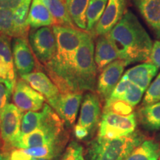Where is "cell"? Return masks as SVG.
<instances>
[{
    "mask_svg": "<svg viewBox=\"0 0 160 160\" xmlns=\"http://www.w3.org/2000/svg\"><path fill=\"white\" fill-rule=\"evenodd\" d=\"M20 77L27 82L40 94L42 95L48 102L57 97L60 93V91L57 85L42 71H33L21 76Z\"/></svg>",
    "mask_w": 160,
    "mask_h": 160,
    "instance_id": "18",
    "label": "cell"
},
{
    "mask_svg": "<svg viewBox=\"0 0 160 160\" xmlns=\"http://www.w3.org/2000/svg\"><path fill=\"white\" fill-rule=\"evenodd\" d=\"M2 147V139H1V137H0V150H1Z\"/></svg>",
    "mask_w": 160,
    "mask_h": 160,
    "instance_id": "39",
    "label": "cell"
},
{
    "mask_svg": "<svg viewBox=\"0 0 160 160\" xmlns=\"http://www.w3.org/2000/svg\"><path fill=\"white\" fill-rule=\"evenodd\" d=\"M128 0H108L101 19L91 32L93 36L107 35L127 11Z\"/></svg>",
    "mask_w": 160,
    "mask_h": 160,
    "instance_id": "14",
    "label": "cell"
},
{
    "mask_svg": "<svg viewBox=\"0 0 160 160\" xmlns=\"http://www.w3.org/2000/svg\"><path fill=\"white\" fill-rule=\"evenodd\" d=\"M157 66L149 62H145L128 70L123 77L127 78L132 83L146 91L158 72Z\"/></svg>",
    "mask_w": 160,
    "mask_h": 160,
    "instance_id": "20",
    "label": "cell"
},
{
    "mask_svg": "<svg viewBox=\"0 0 160 160\" xmlns=\"http://www.w3.org/2000/svg\"><path fill=\"white\" fill-rule=\"evenodd\" d=\"M103 112H111L116 114L128 116L133 113V107L123 100L108 98L105 100Z\"/></svg>",
    "mask_w": 160,
    "mask_h": 160,
    "instance_id": "29",
    "label": "cell"
},
{
    "mask_svg": "<svg viewBox=\"0 0 160 160\" xmlns=\"http://www.w3.org/2000/svg\"><path fill=\"white\" fill-rule=\"evenodd\" d=\"M15 71L11 37L0 35V80L5 82L13 90L17 82Z\"/></svg>",
    "mask_w": 160,
    "mask_h": 160,
    "instance_id": "16",
    "label": "cell"
},
{
    "mask_svg": "<svg viewBox=\"0 0 160 160\" xmlns=\"http://www.w3.org/2000/svg\"><path fill=\"white\" fill-rule=\"evenodd\" d=\"M108 0H91L86 12L87 29L86 31L91 33L96 25L102 17Z\"/></svg>",
    "mask_w": 160,
    "mask_h": 160,
    "instance_id": "28",
    "label": "cell"
},
{
    "mask_svg": "<svg viewBox=\"0 0 160 160\" xmlns=\"http://www.w3.org/2000/svg\"><path fill=\"white\" fill-rule=\"evenodd\" d=\"M28 23L31 29H37L54 25L55 21L48 9L41 0H32L28 17Z\"/></svg>",
    "mask_w": 160,
    "mask_h": 160,
    "instance_id": "21",
    "label": "cell"
},
{
    "mask_svg": "<svg viewBox=\"0 0 160 160\" xmlns=\"http://www.w3.org/2000/svg\"><path fill=\"white\" fill-rule=\"evenodd\" d=\"M107 35L114 45L119 59L125 61L127 65L148 61L153 42L133 12L127 10Z\"/></svg>",
    "mask_w": 160,
    "mask_h": 160,
    "instance_id": "2",
    "label": "cell"
},
{
    "mask_svg": "<svg viewBox=\"0 0 160 160\" xmlns=\"http://www.w3.org/2000/svg\"><path fill=\"white\" fill-rule=\"evenodd\" d=\"M22 111L14 104L8 103L0 117V137L2 142L1 150L12 151L13 144L20 135Z\"/></svg>",
    "mask_w": 160,
    "mask_h": 160,
    "instance_id": "8",
    "label": "cell"
},
{
    "mask_svg": "<svg viewBox=\"0 0 160 160\" xmlns=\"http://www.w3.org/2000/svg\"><path fill=\"white\" fill-rule=\"evenodd\" d=\"M147 62H151L160 69V40H157L153 43L151 53Z\"/></svg>",
    "mask_w": 160,
    "mask_h": 160,
    "instance_id": "36",
    "label": "cell"
},
{
    "mask_svg": "<svg viewBox=\"0 0 160 160\" xmlns=\"http://www.w3.org/2000/svg\"><path fill=\"white\" fill-rule=\"evenodd\" d=\"M127 65L124 60L117 59L108 65L100 72L96 88L99 97L105 101L111 97L112 92L122 77L124 69Z\"/></svg>",
    "mask_w": 160,
    "mask_h": 160,
    "instance_id": "12",
    "label": "cell"
},
{
    "mask_svg": "<svg viewBox=\"0 0 160 160\" xmlns=\"http://www.w3.org/2000/svg\"><path fill=\"white\" fill-rule=\"evenodd\" d=\"M101 112L99 95L95 92L86 93L82 102L79 120L74 127L75 137L78 139H86L93 134L99 125Z\"/></svg>",
    "mask_w": 160,
    "mask_h": 160,
    "instance_id": "6",
    "label": "cell"
},
{
    "mask_svg": "<svg viewBox=\"0 0 160 160\" xmlns=\"http://www.w3.org/2000/svg\"><path fill=\"white\" fill-rule=\"evenodd\" d=\"M145 140L139 131L113 139L97 137L88 145L86 159L88 160H125L134 148Z\"/></svg>",
    "mask_w": 160,
    "mask_h": 160,
    "instance_id": "3",
    "label": "cell"
},
{
    "mask_svg": "<svg viewBox=\"0 0 160 160\" xmlns=\"http://www.w3.org/2000/svg\"><path fill=\"white\" fill-rule=\"evenodd\" d=\"M50 108L48 104H45L41 111H28L24 113L22 119L21 131L19 137L31 133L42 124Z\"/></svg>",
    "mask_w": 160,
    "mask_h": 160,
    "instance_id": "25",
    "label": "cell"
},
{
    "mask_svg": "<svg viewBox=\"0 0 160 160\" xmlns=\"http://www.w3.org/2000/svg\"><path fill=\"white\" fill-rule=\"evenodd\" d=\"M94 59L98 72H101L108 65L119 59V55L108 35L99 36L96 41Z\"/></svg>",
    "mask_w": 160,
    "mask_h": 160,
    "instance_id": "19",
    "label": "cell"
},
{
    "mask_svg": "<svg viewBox=\"0 0 160 160\" xmlns=\"http://www.w3.org/2000/svg\"><path fill=\"white\" fill-rule=\"evenodd\" d=\"M131 83V82L127 79L125 77H122L121 78V79L119 80V82H118L117 86L115 87L114 90L112 92L111 97L109 98H112V99H120L124 95V93H125L126 90L128 89V88L129 87L130 84Z\"/></svg>",
    "mask_w": 160,
    "mask_h": 160,
    "instance_id": "35",
    "label": "cell"
},
{
    "mask_svg": "<svg viewBox=\"0 0 160 160\" xmlns=\"http://www.w3.org/2000/svg\"><path fill=\"white\" fill-rule=\"evenodd\" d=\"M160 144L153 139H145L125 160H158Z\"/></svg>",
    "mask_w": 160,
    "mask_h": 160,
    "instance_id": "23",
    "label": "cell"
},
{
    "mask_svg": "<svg viewBox=\"0 0 160 160\" xmlns=\"http://www.w3.org/2000/svg\"><path fill=\"white\" fill-rule=\"evenodd\" d=\"M57 40V51L53 59L45 65L47 75L59 88L60 93L75 92L73 71L75 58L88 32L70 26H52Z\"/></svg>",
    "mask_w": 160,
    "mask_h": 160,
    "instance_id": "1",
    "label": "cell"
},
{
    "mask_svg": "<svg viewBox=\"0 0 160 160\" xmlns=\"http://www.w3.org/2000/svg\"><path fill=\"white\" fill-rule=\"evenodd\" d=\"M158 102H160V73L146 90L142 105H151Z\"/></svg>",
    "mask_w": 160,
    "mask_h": 160,
    "instance_id": "31",
    "label": "cell"
},
{
    "mask_svg": "<svg viewBox=\"0 0 160 160\" xmlns=\"http://www.w3.org/2000/svg\"><path fill=\"white\" fill-rule=\"evenodd\" d=\"M69 17L77 28L86 31V12L91 0H62Z\"/></svg>",
    "mask_w": 160,
    "mask_h": 160,
    "instance_id": "22",
    "label": "cell"
},
{
    "mask_svg": "<svg viewBox=\"0 0 160 160\" xmlns=\"http://www.w3.org/2000/svg\"><path fill=\"white\" fill-rule=\"evenodd\" d=\"M30 160H40V159H34V158H33V159H30Z\"/></svg>",
    "mask_w": 160,
    "mask_h": 160,
    "instance_id": "40",
    "label": "cell"
},
{
    "mask_svg": "<svg viewBox=\"0 0 160 160\" xmlns=\"http://www.w3.org/2000/svg\"><path fill=\"white\" fill-rule=\"evenodd\" d=\"M139 119L145 128L152 131L160 129V102L142 105L139 111Z\"/></svg>",
    "mask_w": 160,
    "mask_h": 160,
    "instance_id": "26",
    "label": "cell"
},
{
    "mask_svg": "<svg viewBox=\"0 0 160 160\" xmlns=\"http://www.w3.org/2000/svg\"><path fill=\"white\" fill-rule=\"evenodd\" d=\"M12 95L14 105L22 112L42 110L46 100L22 78L17 80Z\"/></svg>",
    "mask_w": 160,
    "mask_h": 160,
    "instance_id": "11",
    "label": "cell"
},
{
    "mask_svg": "<svg viewBox=\"0 0 160 160\" xmlns=\"http://www.w3.org/2000/svg\"><path fill=\"white\" fill-rule=\"evenodd\" d=\"M41 1L51 13L55 21V25L76 28L68 13L62 0H41Z\"/></svg>",
    "mask_w": 160,
    "mask_h": 160,
    "instance_id": "27",
    "label": "cell"
},
{
    "mask_svg": "<svg viewBox=\"0 0 160 160\" xmlns=\"http://www.w3.org/2000/svg\"><path fill=\"white\" fill-rule=\"evenodd\" d=\"M82 99V93L80 92L60 93L57 97L48 102V105L66 125L72 126L77 119Z\"/></svg>",
    "mask_w": 160,
    "mask_h": 160,
    "instance_id": "10",
    "label": "cell"
},
{
    "mask_svg": "<svg viewBox=\"0 0 160 160\" xmlns=\"http://www.w3.org/2000/svg\"><path fill=\"white\" fill-rule=\"evenodd\" d=\"M145 91L140 88L139 86L136 85L135 84L131 83L129 87L126 90L125 93L122 97L120 99L123 100L125 102L128 103L133 107H135L141 101L143 93Z\"/></svg>",
    "mask_w": 160,
    "mask_h": 160,
    "instance_id": "32",
    "label": "cell"
},
{
    "mask_svg": "<svg viewBox=\"0 0 160 160\" xmlns=\"http://www.w3.org/2000/svg\"><path fill=\"white\" fill-rule=\"evenodd\" d=\"M65 124L50 106L42 124L31 133L18 138L13 144V149H27L68 139L64 129Z\"/></svg>",
    "mask_w": 160,
    "mask_h": 160,
    "instance_id": "5",
    "label": "cell"
},
{
    "mask_svg": "<svg viewBox=\"0 0 160 160\" xmlns=\"http://www.w3.org/2000/svg\"><path fill=\"white\" fill-rule=\"evenodd\" d=\"M136 128L137 117L133 113L122 116L111 112H103L97 137L107 139H117L133 133Z\"/></svg>",
    "mask_w": 160,
    "mask_h": 160,
    "instance_id": "7",
    "label": "cell"
},
{
    "mask_svg": "<svg viewBox=\"0 0 160 160\" xmlns=\"http://www.w3.org/2000/svg\"><path fill=\"white\" fill-rule=\"evenodd\" d=\"M28 41L38 62L45 65L53 59L57 51V40L52 27L31 29Z\"/></svg>",
    "mask_w": 160,
    "mask_h": 160,
    "instance_id": "9",
    "label": "cell"
},
{
    "mask_svg": "<svg viewBox=\"0 0 160 160\" xmlns=\"http://www.w3.org/2000/svg\"><path fill=\"white\" fill-rule=\"evenodd\" d=\"M11 48L15 70L18 74L21 77L33 72L37 66V58L27 38H14Z\"/></svg>",
    "mask_w": 160,
    "mask_h": 160,
    "instance_id": "13",
    "label": "cell"
},
{
    "mask_svg": "<svg viewBox=\"0 0 160 160\" xmlns=\"http://www.w3.org/2000/svg\"><path fill=\"white\" fill-rule=\"evenodd\" d=\"M31 2H25L13 11V38H28L30 25L28 17Z\"/></svg>",
    "mask_w": 160,
    "mask_h": 160,
    "instance_id": "24",
    "label": "cell"
},
{
    "mask_svg": "<svg viewBox=\"0 0 160 160\" xmlns=\"http://www.w3.org/2000/svg\"><path fill=\"white\" fill-rule=\"evenodd\" d=\"M93 35L88 32L76 55L73 71L75 92H94L97 88L98 70L94 59Z\"/></svg>",
    "mask_w": 160,
    "mask_h": 160,
    "instance_id": "4",
    "label": "cell"
},
{
    "mask_svg": "<svg viewBox=\"0 0 160 160\" xmlns=\"http://www.w3.org/2000/svg\"><path fill=\"white\" fill-rule=\"evenodd\" d=\"M68 139L48 145L27 149H13L11 153V160H30L33 158L40 160L53 159L60 153Z\"/></svg>",
    "mask_w": 160,
    "mask_h": 160,
    "instance_id": "15",
    "label": "cell"
},
{
    "mask_svg": "<svg viewBox=\"0 0 160 160\" xmlns=\"http://www.w3.org/2000/svg\"><path fill=\"white\" fill-rule=\"evenodd\" d=\"M32 0H0V9H11L14 11L25 2H31Z\"/></svg>",
    "mask_w": 160,
    "mask_h": 160,
    "instance_id": "37",
    "label": "cell"
},
{
    "mask_svg": "<svg viewBox=\"0 0 160 160\" xmlns=\"http://www.w3.org/2000/svg\"><path fill=\"white\" fill-rule=\"evenodd\" d=\"M140 15L160 40V0H131Z\"/></svg>",
    "mask_w": 160,
    "mask_h": 160,
    "instance_id": "17",
    "label": "cell"
},
{
    "mask_svg": "<svg viewBox=\"0 0 160 160\" xmlns=\"http://www.w3.org/2000/svg\"><path fill=\"white\" fill-rule=\"evenodd\" d=\"M13 90L5 82L0 80V117L6 105L9 103Z\"/></svg>",
    "mask_w": 160,
    "mask_h": 160,
    "instance_id": "34",
    "label": "cell"
},
{
    "mask_svg": "<svg viewBox=\"0 0 160 160\" xmlns=\"http://www.w3.org/2000/svg\"><path fill=\"white\" fill-rule=\"evenodd\" d=\"M159 160H160V157H159Z\"/></svg>",
    "mask_w": 160,
    "mask_h": 160,
    "instance_id": "41",
    "label": "cell"
},
{
    "mask_svg": "<svg viewBox=\"0 0 160 160\" xmlns=\"http://www.w3.org/2000/svg\"><path fill=\"white\" fill-rule=\"evenodd\" d=\"M11 151L0 150V160H11Z\"/></svg>",
    "mask_w": 160,
    "mask_h": 160,
    "instance_id": "38",
    "label": "cell"
},
{
    "mask_svg": "<svg viewBox=\"0 0 160 160\" xmlns=\"http://www.w3.org/2000/svg\"><path fill=\"white\" fill-rule=\"evenodd\" d=\"M60 160H86L82 146L77 142H71Z\"/></svg>",
    "mask_w": 160,
    "mask_h": 160,
    "instance_id": "33",
    "label": "cell"
},
{
    "mask_svg": "<svg viewBox=\"0 0 160 160\" xmlns=\"http://www.w3.org/2000/svg\"><path fill=\"white\" fill-rule=\"evenodd\" d=\"M0 35L13 37V11L0 9Z\"/></svg>",
    "mask_w": 160,
    "mask_h": 160,
    "instance_id": "30",
    "label": "cell"
}]
</instances>
